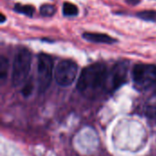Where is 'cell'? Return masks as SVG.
Returning a JSON list of instances; mask_svg holds the SVG:
<instances>
[{"instance_id": "1", "label": "cell", "mask_w": 156, "mask_h": 156, "mask_svg": "<svg viewBox=\"0 0 156 156\" xmlns=\"http://www.w3.org/2000/svg\"><path fill=\"white\" fill-rule=\"evenodd\" d=\"M108 70L103 63H94L80 73L77 88L85 95H94L95 92L107 88Z\"/></svg>"}, {"instance_id": "2", "label": "cell", "mask_w": 156, "mask_h": 156, "mask_svg": "<svg viewBox=\"0 0 156 156\" xmlns=\"http://www.w3.org/2000/svg\"><path fill=\"white\" fill-rule=\"evenodd\" d=\"M32 61L31 52L27 48H21L17 51L15 56L13 69H12V85L15 87H18L22 85L30 71Z\"/></svg>"}, {"instance_id": "3", "label": "cell", "mask_w": 156, "mask_h": 156, "mask_svg": "<svg viewBox=\"0 0 156 156\" xmlns=\"http://www.w3.org/2000/svg\"><path fill=\"white\" fill-rule=\"evenodd\" d=\"M133 80L138 90H147L156 85V65L137 64L133 69Z\"/></svg>"}, {"instance_id": "4", "label": "cell", "mask_w": 156, "mask_h": 156, "mask_svg": "<svg viewBox=\"0 0 156 156\" xmlns=\"http://www.w3.org/2000/svg\"><path fill=\"white\" fill-rule=\"evenodd\" d=\"M52 58L48 54L40 53L37 57V82L40 92H44L49 87L52 80Z\"/></svg>"}, {"instance_id": "5", "label": "cell", "mask_w": 156, "mask_h": 156, "mask_svg": "<svg viewBox=\"0 0 156 156\" xmlns=\"http://www.w3.org/2000/svg\"><path fill=\"white\" fill-rule=\"evenodd\" d=\"M78 73V65L70 59L61 60L56 67L55 79L61 87H68L73 83Z\"/></svg>"}, {"instance_id": "6", "label": "cell", "mask_w": 156, "mask_h": 156, "mask_svg": "<svg viewBox=\"0 0 156 156\" xmlns=\"http://www.w3.org/2000/svg\"><path fill=\"white\" fill-rule=\"evenodd\" d=\"M129 64L127 61L116 63L110 72H108L107 88L111 90H115L122 86L127 80Z\"/></svg>"}, {"instance_id": "7", "label": "cell", "mask_w": 156, "mask_h": 156, "mask_svg": "<svg viewBox=\"0 0 156 156\" xmlns=\"http://www.w3.org/2000/svg\"><path fill=\"white\" fill-rule=\"evenodd\" d=\"M83 38L87 41L93 43H102V44H112L116 42V39L112 37L107 34L102 33H94V32H86L82 35Z\"/></svg>"}, {"instance_id": "8", "label": "cell", "mask_w": 156, "mask_h": 156, "mask_svg": "<svg viewBox=\"0 0 156 156\" xmlns=\"http://www.w3.org/2000/svg\"><path fill=\"white\" fill-rule=\"evenodd\" d=\"M79 13V9L78 7L69 3V2H66L63 4V14L67 16H77Z\"/></svg>"}, {"instance_id": "9", "label": "cell", "mask_w": 156, "mask_h": 156, "mask_svg": "<svg viewBox=\"0 0 156 156\" xmlns=\"http://www.w3.org/2000/svg\"><path fill=\"white\" fill-rule=\"evenodd\" d=\"M137 16L151 22H156V11L155 10H144L137 13Z\"/></svg>"}, {"instance_id": "10", "label": "cell", "mask_w": 156, "mask_h": 156, "mask_svg": "<svg viewBox=\"0 0 156 156\" xmlns=\"http://www.w3.org/2000/svg\"><path fill=\"white\" fill-rule=\"evenodd\" d=\"M15 10L18 13H22L28 16H32L35 12V8L33 6L27 5H20V4H16L15 5Z\"/></svg>"}, {"instance_id": "11", "label": "cell", "mask_w": 156, "mask_h": 156, "mask_svg": "<svg viewBox=\"0 0 156 156\" xmlns=\"http://www.w3.org/2000/svg\"><path fill=\"white\" fill-rule=\"evenodd\" d=\"M7 70H8V60L2 56L0 58V78L1 80L4 81L7 76Z\"/></svg>"}, {"instance_id": "12", "label": "cell", "mask_w": 156, "mask_h": 156, "mask_svg": "<svg viewBox=\"0 0 156 156\" xmlns=\"http://www.w3.org/2000/svg\"><path fill=\"white\" fill-rule=\"evenodd\" d=\"M156 98V96L154 95ZM145 114L151 118L156 119V100H152L145 107Z\"/></svg>"}, {"instance_id": "13", "label": "cell", "mask_w": 156, "mask_h": 156, "mask_svg": "<svg viewBox=\"0 0 156 156\" xmlns=\"http://www.w3.org/2000/svg\"><path fill=\"white\" fill-rule=\"evenodd\" d=\"M56 12V7L50 4H45L40 7V14L44 16H52Z\"/></svg>"}, {"instance_id": "14", "label": "cell", "mask_w": 156, "mask_h": 156, "mask_svg": "<svg viewBox=\"0 0 156 156\" xmlns=\"http://www.w3.org/2000/svg\"><path fill=\"white\" fill-rule=\"evenodd\" d=\"M32 90H33V83H32V81H28L25 84V86L22 90V94L25 97H28L32 93Z\"/></svg>"}, {"instance_id": "15", "label": "cell", "mask_w": 156, "mask_h": 156, "mask_svg": "<svg viewBox=\"0 0 156 156\" xmlns=\"http://www.w3.org/2000/svg\"><path fill=\"white\" fill-rule=\"evenodd\" d=\"M140 0H128V2L129 3H131V4H135V3H138Z\"/></svg>"}, {"instance_id": "16", "label": "cell", "mask_w": 156, "mask_h": 156, "mask_svg": "<svg viewBox=\"0 0 156 156\" xmlns=\"http://www.w3.org/2000/svg\"><path fill=\"white\" fill-rule=\"evenodd\" d=\"M1 16H2V20H1V22H2V23H4V22H5V16H4V15H3V14L1 15Z\"/></svg>"}, {"instance_id": "17", "label": "cell", "mask_w": 156, "mask_h": 156, "mask_svg": "<svg viewBox=\"0 0 156 156\" xmlns=\"http://www.w3.org/2000/svg\"><path fill=\"white\" fill-rule=\"evenodd\" d=\"M154 87H155V88H154V95H155V96H156V85H155V86H154Z\"/></svg>"}]
</instances>
